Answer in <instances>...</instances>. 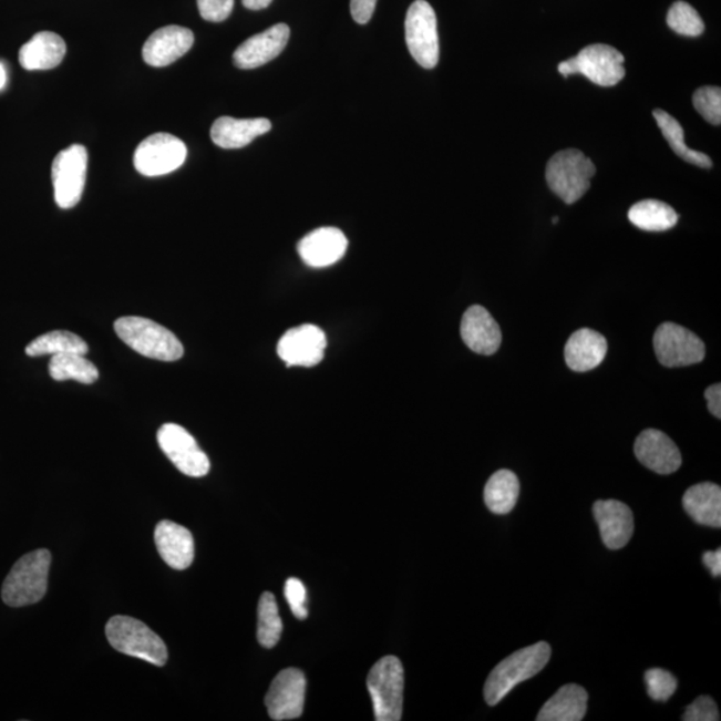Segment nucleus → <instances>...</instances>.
Returning <instances> with one entry per match:
<instances>
[{
    "label": "nucleus",
    "instance_id": "nucleus-1",
    "mask_svg": "<svg viewBox=\"0 0 721 721\" xmlns=\"http://www.w3.org/2000/svg\"><path fill=\"white\" fill-rule=\"evenodd\" d=\"M552 648L548 642L540 641L535 646L519 649L493 669L484 687L486 703L495 707L513 688L525 680L535 678L547 667Z\"/></svg>",
    "mask_w": 721,
    "mask_h": 721
},
{
    "label": "nucleus",
    "instance_id": "nucleus-2",
    "mask_svg": "<svg viewBox=\"0 0 721 721\" xmlns=\"http://www.w3.org/2000/svg\"><path fill=\"white\" fill-rule=\"evenodd\" d=\"M51 554L38 549L22 556L3 583L2 600L12 608L32 606L48 593Z\"/></svg>",
    "mask_w": 721,
    "mask_h": 721
},
{
    "label": "nucleus",
    "instance_id": "nucleus-3",
    "mask_svg": "<svg viewBox=\"0 0 721 721\" xmlns=\"http://www.w3.org/2000/svg\"><path fill=\"white\" fill-rule=\"evenodd\" d=\"M114 328L120 339L148 359L173 362L184 356V347L171 330L143 317H122Z\"/></svg>",
    "mask_w": 721,
    "mask_h": 721
},
{
    "label": "nucleus",
    "instance_id": "nucleus-4",
    "mask_svg": "<svg viewBox=\"0 0 721 721\" xmlns=\"http://www.w3.org/2000/svg\"><path fill=\"white\" fill-rule=\"evenodd\" d=\"M106 636L116 651L133 656L157 667L166 665L168 655L165 641L145 622L128 616H114L106 624Z\"/></svg>",
    "mask_w": 721,
    "mask_h": 721
},
{
    "label": "nucleus",
    "instance_id": "nucleus-5",
    "mask_svg": "<svg viewBox=\"0 0 721 721\" xmlns=\"http://www.w3.org/2000/svg\"><path fill=\"white\" fill-rule=\"evenodd\" d=\"M404 683V667L395 656H385L370 669L367 686L377 721L402 719Z\"/></svg>",
    "mask_w": 721,
    "mask_h": 721
},
{
    "label": "nucleus",
    "instance_id": "nucleus-6",
    "mask_svg": "<svg viewBox=\"0 0 721 721\" xmlns=\"http://www.w3.org/2000/svg\"><path fill=\"white\" fill-rule=\"evenodd\" d=\"M596 166L586 154L576 148L558 152L548 162L545 178L550 190L565 204L571 205L589 190Z\"/></svg>",
    "mask_w": 721,
    "mask_h": 721
},
{
    "label": "nucleus",
    "instance_id": "nucleus-7",
    "mask_svg": "<svg viewBox=\"0 0 721 721\" xmlns=\"http://www.w3.org/2000/svg\"><path fill=\"white\" fill-rule=\"evenodd\" d=\"M405 37L413 60L421 68L431 70L437 66L440 58L437 18L432 6L425 0H415L409 8Z\"/></svg>",
    "mask_w": 721,
    "mask_h": 721
},
{
    "label": "nucleus",
    "instance_id": "nucleus-8",
    "mask_svg": "<svg viewBox=\"0 0 721 721\" xmlns=\"http://www.w3.org/2000/svg\"><path fill=\"white\" fill-rule=\"evenodd\" d=\"M187 147L177 136L157 133L148 136L134 153L136 172L145 177L171 174L185 164Z\"/></svg>",
    "mask_w": 721,
    "mask_h": 721
},
{
    "label": "nucleus",
    "instance_id": "nucleus-9",
    "mask_svg": "<svg viewBox=\"0 0 721 721\" xmlns=\"http://www.w3.org/2000/svg\"><path fill=\"white\" fill-rule=\"evenodd\" d=\"M656 356L662 367H690L704 360L705 346L699 337L678 323L660 325L653 337Z\"/></svg>",
    "mask_w": 721,
    "mask_h": 721
},
{
    "label": "nucleus",
    "instance_id": "nucleus-10",
    "mask_svg": "<svg viewBox=\"0 0 721 721\" xmlns=\"http://www.w3.org/2000/svg\"><path fill=\"white\" fill-rule=\"evenodd\" d=\"M89 155L86 147L73 145L56 155L53 162L55 203L71 209L82 198L86 184Z\"/></svg>",
    "mask_w": 721,
    "mask_h": 721
},
{
    "label": "nucleus",
    "instance_id": "nucleus-11",
    "mask_svg": "<svg viewBox=\"0 0 721 721\" xmlns=\"http://www.w3.org/2000/svg\"><path fill=\"white\" fill-rule=\"evenodd\" d=\"M162 452L188 477H204L210 471V460L196 439L177 424L162 425L157 434Z\"/></svg>",
    "mask_w": 721,
    "mask_h": 721
},
{
    "label": "nucleus",
    "instance_id": "nucleus-12",
    "mask_svg": "<svg viewBox=\"0 0 721 721\" xmlns=\"http://www.w3.org/2000/svg\"><path fill=\"white\" fill-rule=\"evenodd\" d=\"M307 693V679L300 669L279 672L266 693L265 704L272 720H293L301 717Z\"/></svg>",
    "mask_w": 721,
    "mask_h": 721
},
{
    "label": "nucleus",
    "instance_id": "nucleus-13",
    "mask_svg": "<svg viewBox=\"0 0 721 721\" xmlns=\"http://www.w3.org/2000/svg\"><path fill=\"white\" fill-rule=\"evenodd\" d=\"M328 341L316 325H301L286 331L278 342L277 352L288 367L311 368L323 359Z\"/></svg>",
    "mask_w": 721,
    "mask_h": 721
},
{
    "label": "nucleus",
    "instance_id": "nucleus-14",
    "mask_svg": "<svg viewBox=\"0 0 721 721\" xmlns=\"http://www.w3.org/2000/svg\"><path fill=\"white\" fill-rule=\"evenodd\" d=\"M577 74L602 87L615 86L626 76L624 55L612 45L590 44L575 56Z\"/></svg>",
    "mask_w": 721,
    "mask_h": 721
},
{
    "label": "nucleus",
    "instance_id": "nucleus-15",
    "mask_svg": "<svg viewBox=\"0 0 721 721\" xmlns=\"http://www.w3.org/2000/svg\"><path fill=\"white\" fill-rule=\"evenodd\" d=\"M288 24L278 23L261 34L253 35L236 50L233 55L238 69L251 70L264 66L282 53L289 42Z\"/></svg>",
    "mask_w": 721,
    "mask_h": 721
},
{
    "label": "nucleus",
    "instance_id": "nucleus-16",
    "mask_svg": "<svg viewBox=\"0 0 721 721\" xmlns=\"http://www.w3.org/2000/svg\"><path fill=\"white\" fill-rule=\"evenodd\" d=\"M194 44L192 30L182 25H166L151 35L143 44V60L153 68H166L178 61Z\"/></svg>",
    "mask_w": 721,
    "mask_h": 721
},
{
    "label": "nucleus",
    "instance_id": "nucleus-17",
    "mask_svg": "<svg viewBox=\"0 0 721 721\" xmlns=\"http://www.w3.org/2000/svg\"><path fill=\"white\" fill-rule=\"evenodd\" d=\"M348 238L336 227H321L308 234L297 246L298 255L311 268H327L346 256Z\"/></svg>",
    "mask_w": 721,
    "mask_h": 721
},
{
    "label": "nucleus",
    "instance_id": "nucleus-18",
    "mask_svg": "<svg viewBox=\"0 0 721 721\" xmlns=\"http://www.w3.org/2000/svg\"><path fill=\"white\" fill-rule=\"evenodd\" d=\"M594 515L599 525L604 545L608 549H621L634 535V513L628 505L617 499H599L594 505Z\"/></svg>",
    "mask_w": 721,
    "mask_h": 721
},
{
    "label": "nucleus",
    "instance_id": "nucleus-19",
    "mask_svg": "<svg viewBox=\"0 0 721 721\" xmlns=\"http://www.w3.org/2000/svg\"><path fill=\"white\" fill-rule=\"evenodd\" d=\"M635 454L640 463L659 474H671L681 466V453L666 433L647 429L636 439Z\"/></svg>",
    "mask_w": 721,
    "mask_h": 721
},
{
    "label": "nucleus",
    "instance_id": "nucleus-20",
    "mask_svg": "<svg viewBox=\"0 0 721 721\" xmlns=\"http://www.w3.org/2000/svg\"><path fill=\"white\" fill-rule=\"evenodd\" d=\"M461 337L472 352L483 356L495 354L502 346V330L488 310L473 305L461 321Z\"/></svg>",
    "mask_w": 721,
    "mask_h": 721
},
{
    "label": "nucleus",
    "instance_id": "nucleus-21",
    "mask_svg": "<svg viewBox=\"0 0 721 721\" xmlns=\"http://www.w3.org/2000/svg\"><path fill=\"white\" fill-rule=\"evenodd\" d=\"M154 542L168 567L184 570L193 564L194 538L185 526L164 519L155 526Z\"/></svg>",
    "mask_w": 721,
    "mask_h": 721
},
{
    "label": "nucleus",
    "instance_id": "nucleus-22",
    "mask_svg": "<svg viewBox=\"0 0 721 721\" xmlns=\"http://www.w3.org/2000/svg\"><path fill=\"white\" fill-rule=\"evenodd\" d=\"M608 343L606 337L593 329H580L570 336L564 354L567 365L575 372H589L606 359Z\"/></svg>",
    "mask_w": 721,
    "mask_h": 721
},
{
    "label": "nucleus",
    "instance_id": "nucleus-23",
    "mask_svg": "<svg viewBox=\"0 0 721 721\" xmlns=\"http://www.w3.org/2000/svg\"><path fill=\"white\" fill-rule=\"evenodd\" d=\"M66 51V43L62 37L55 32L42 31L22 45L19 51V62L29 71L51 70L60 66Z\"/></svg>",
    "mask_w": 721,
    "mask_h": 721
},
{
    "label": "nucleus",
    "instance_id": "nucleus-24",
    "mask_svg": "<svg viewBox=\"0 0 721 721\" xmlns=\"http://www.w3.org/2000/svg\"><path fill=\"white\" fill-rule=\"evenodd\" d=\"M271 122L266 119L236 120L220 116L212 126L210 136L217 146L240 148L248 146L257 136L269 133Z\"/></svg>",
    "mask_w": 721,
    "mask_h": 721
},
{
    "label": "nucleus",
    "instance_id": "nucleus-25",
    "mask_svg": "<svg viewBox=\"0 0 721 721\" xmlns=\"http://www.w3.org/2000/svg\"><path fill=\"white\" fill-rule=\"evenodd\" d=\"M588 692L577 684L560 688L538 712L537 721H580L586 717Z\"/></svg>",
    "mask_w": 721,
    "mask_h": 721
},
{
    "label": "nucleus",
    "instance_id": "nucleus-26",
    "mask_svg": "<svg viewBox=\"0 0 721 721\" xmlns=\"http://www.w3.org/2000/svg\"><path fill=\"white\" fill-rule=\"evenodd\" d=\"M683 506L694 522L712 528L721 526V488L713 483L691 486L684 493Z\"/></svg>",
    "mask_w": 721,
    "mask_h": 721
},
{
    "label": "nucleus",
    "instance_id": "nucleus-27",
    "mask_svg": "<svg viewBox=\"0 0 721 721\" xmlns=\"http://www.w3.org/2000/svg\"><path fill=\"white\" fill-rule=\"evenodd\" d=\"M519 481L515 473L508 470L492 474L485 485L484 502L495 515H508L517 504Z\"/></svg>",
    "mask_w": 721,
    "mask_h": 721
},
{
    "label": "nucleus",
    "instance_id": "nucleus-28",
    "mask_svg": "<svg viewBox=\"0 0 721 721\" xmlns=\"http://www.w3.org/2000/svg\"><path fill=\"white\" fill-rule=\"evenodd\" d=\"M628 218L645 231H667L677 226L679 216L671 206L661 200L646 199L631 207Z\"/></svg>",
    "mask_w": 721,
    "mask_h": 721
},
{
    "label": "nucleus",
    "instance_id": "nucleus-29",
    "mask_svg": "<svg viewBox=\"0 0 721 721\" xmlns=\"http://www.w3.org/2000/svg\"><path fill=\"white\" fill-rule=\"evenodd\" d=\"M653 116L656 122H658L662 135H665V138L669 143V146H671L672 151L677 153L681 159L701 168L712 167V161L707 154L694 152L692 148L687 146L684 130L672 115L662 112V110H655Z\"/></svg>",
    "mask_w": 721,
    "mask_h": 721
},
{
    "label": "nucleus",
    "instance_id": "nucleus-30",
    "mask_svg": "<svg viewBox=\"0 0 721 721\" xmlns=\"http://www.w3.org/2000/svg\"><path fill=\"white\" fill-rule=\"evenodd\" d=\"M89 346L80 336L66 330H54L48 334L38 337L25 348V354L31 357L39 356H60V354H87Z\"/></svg>",
    "mask_w": 721,
    "mask_h": 721
},
{
    "label": "nucleus",
    "instance_id": "nucleus-31",
    "mask_svg": "<svg viewBox=\"0 0 721 721\" xmlns=\"http://www.w3.org/2000/svg\"><path fill=\"white\" fill-rule=\"evenodd\" d=\"M51 379L55 381L75 380L81 383H94L99 380L100 372L93 362L84 359L83 354L53 356L49 363Z\"/></svg>",
    "mask_w": 721,
    "mask_h": 721
},
{
    "label": "nucleus",
    "instance_id": "nucleus-32",
    "mask_svg": "<svg viewBox=\"0 0 721 721\" xmlns=\"http://www.w3.org/2000/svg\"><path fill=\"white\" fill-rule=\"evenodd\" d=\"M282 620L275 595L265 593L258 602L257 639L264 648H275L282 635Z\"/></svg>",
    "mask_w": 721,
    "mask_h": 721
},
{
    "label": "nucleus",
    "instance_id": "nucleus-33",
    "mask_svg": "<svg viewBox=\"0 0 721 721\" xmlns=\"http://www.w3.org/2000/svg\"><path fill=\"white\" fill-rule=\"evenodd\" d=\"M667 23L669 29L684 37H700L705 25L699 12L687 2H677L668 11Z\"/></svg>",
    "mask_w": 721,
    "mask_h": 721
},
{
    "label": "nucleus",
    "instance_id": "nucleus-34",
    "mask_svg": "<svg viewBox=\"0 0 721 721\" xmlns=\"http://www.w3.org/2000/svg\"><path fill=\"white\" fill-rule=\"evenodd\" d=\"M693 106L711 125L720 126L721 123V90L714 86H704L694 91Z\"/></svg>",
    "mask_w": 721,
    "mask_h": 721
},
{
    "label": "nucleus",
    "instance_id": "nucleus-35",
    "mask_svg": "<svg viewBox=\"0 0 721 721\" xmlns=\"http://www.w3.org/2000/svg\"><path fill=\"white\" fill-rule=\"evenodd\" d=\"M646 684L649 698L660 703H666L673 697L678 688V681L671 672L661 668L648 669L646 672Z\"/></svg>",
    "mask_w": 721,
    "mask_h": 721
},
{
    "label": "nucleus",
    "instance_id": "nucleus-36",
    "mask_svg": "<svg viewBox=\"0 0 721 721\" xmlns=\"http://www.w3.org/2000/svg\"><path fill=\"white\" fill-rule=\"evenodd\" d=\"M285 597L289 602L291 612L297 617V619L305 620L309 616V610L307 607L308 595L307 588H305L301 580L291 577L288 581L285 583Z\"/></svg>",
    "mask_w": 721,
    "mask_h": 721
},
{
    "label": "nucleus",
    "instance_id": "nucleus-37",
    "mask_svg": "<svg viewBox=\"0 0 721 721\" xmlns=\"http://www.w3.org/2000/svg\"><path fill=\"white\" fill-rule=\"evenodd\" d=\"M684 721H719L720 713L717 703L710 697H700L688 705Z\"/></svg>",
    "mask_w": 721,
    "mask_h": 721
},
{
    "label": "nucleus",
    "instance_id": "nucleus-38",
    "mask_svg": "<svg viewBox=\"0 0 721 721\" xmlns=\"http://www.w3.org/2000/svg\"><path fill=\"white\" fill-rule=\"evenodd\" d=\"M234 0H198L200 17L207 22L219 23L230 17Z\"/></svg>",
    "mask_w": 721,
    "mask_h": 721
},
{
    "label": "nucleus",
    "instance_id": "nucleus-39",
    "mask_svg": "<svg viewBox=\"0 0 721 721\" xmlns=\"http://www.w3.org/2000/svg\"><path fill=\"white\" fill-rule=\"evenodd\" d=\"M377 0H350V12L357 23L367 24L373 17Z\"/></svg>",
    "mask_w": 721,
    "mask_h": 721
},
{
    "label": "nucleus",
    "instance_id": "nucleus-40",
    "mask_svg": "<svg viewBox=\"0 0 721 721\" xmlns=\"http://www.w3.org/2000/svg\"><path fill=\"white\" fill-rule=\"evenodd\" d=\"M704 398L708 402V409L717 419H721V385L720 383H714L707 389L704 392Z\"/></svg>",
    "mask_w": 721,
    "mask_h": 721
},
{
    "label": "nucleus",
    "instance_id": "nucleus-41",
    "mask_svg": "<svg viewBox=\"0 0 721 721\" xmlns=\"http://www.w3.org/2000/svg\"><path fill=\"white\" fill-rule=\"evenodd\" d=\"M703 563L711 570L713 577H719L721 575V549L705 552Z\"/></svg>",
    "mask_w": 721,
    "mask_h": 721
},
{
    "label": "nucleus",
    "instance_id": "nucleus-42",
    "mask_svg": "<svg viewBox=\"0 0 721 721\" xmlns=\"http://www.w3.org/2000/svg\"><path fill=\"white\" fill-rule=\"evenodd\" d=\"M558 73H560L565 78L577 74L575 58H570V60L564 61L560 64H558Z\"/></svg>",
    "mask_w": 721,
    "mask_h": 721
},
{
    "label": "nucleus",
    "instance_id": "nucleus-43",
    "mask_svg": "<svg viewBox=\"0 0 721 721\" xmlns=\"http://www.w3.org/2000/svg\"><path fill=\"white\" fill-rule=\"evenodd\" d=\"M271 2L272 0H243V3L246 9L255 10V11L269 8Z\"/></svg>",
    "mask_w": 721,
    "mask_h": 721
},
{
    "label": "nucleus",
    "instance_id": "nucleus-44",
    "mask_svg": "<svg viewBox=\"0 0 721 721\" xmlns=\"http://www.w3.org/2000/svg\"><path fill=\"white\" fill-rule=\"evenodd\" d=\"M6 83H8V73H6L3 64L0 63V90L6 87Z\"/></svg>",
    "mask_w": 721,
    "mask_h": 721
},
{
    "label": "nucleus",
    "instance_id": "nucleus-45",
    "mask_svg": "<svg viewBox=\"0 0 721 721\" xmlns=\"http://www.w3.org/2000/svg\"><path fill=\"white\" fill-rule=\"evenodd\" d=\"M552 223H554L555 225L558 224V218L555 217L554 219H552Z\"/></svg>",
    "mask_w": 721,
    "mask_h": 721
}]
</instances>
